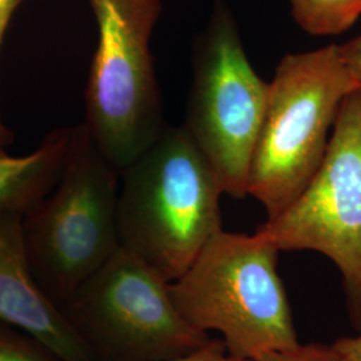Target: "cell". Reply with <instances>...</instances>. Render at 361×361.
Listing matches in <instances>:
<instances>
[{
    "label": "cell",
    "instance_id": "8992f818",
    "mask_svg": "<svg viewBox=\"0 0 361 361\" xmlns=\"http://www.w3.org/2000/svg\"><path fill=\"white\" fill-rule=\"evenodd\" d=\"M169 281L119 247L59 308L94 361H173L205 347Z\"/></svg>",
    "mask_w": 361,
    "mask_h": 361
},
{
    "label": "cell",
    "instance_id": "277c9868",
    "mask_svg": "<svg viewBox=\"0 0 361 361\" xmlns=\"http://www.w3.org/2000/svg\"><path fill=\"white\" fill-rule=\"evenodd\" d=\"M119 176L79 123L61 178L22 219L28 267L58 308L121 247Z\"/></svg>",
    "mask_w": 361,
    "mask_h": 361
},
{
    "label": "cell",
    "instance_id": "8fae6325",
    "mask_svg": "<svg viewBox=\"0 0 361 361\" xmlns=\"http://www.w3.org/2000/svg\"><path fill=\"white\" fill-rule=\"evenodd\" d=\"M298 27L314 37L348 31L361 16V0H289Z\"/></svg>",
    "mask_w": 361,
    "mask_h": 361
},
{
    "label": "cell",
    "instance_id": "3957f363",
    "mask_svg": "<svg viewBox=\"0 0 361 361\" xmlns=\"http://www.w3.org/2000/svg\"><path fill=\"white\" fill-rule=\"evenodd\" d=\"M357 87L338 44L288 54L280 61L247 177V195L264 207L267 219L280 216L310 185L338 110Z\"/></svg>",
    "mask_w": 361,
    "mask_h": 361
},
{
    "label": "cell",
    "instance_id": "52a82bcc",
    "mask_svg": "<svg viewBox=\"0 0 361 361\" xmlns=\"http://www.w3.org/2000/svg\"><path fill=\"white\" fill-rule=\"evenodd\" d=\"M268 92L269 82L249 62L232 11L217 0L194 46L193 82L182 129L207 159L222 193L235 200L247 195Z\"/></svg>",
    "mask_w": 361,
    "mask_h": 361
},
{
    "label": "cell",
    "instance_id": "ba28073f",
    "mask_svg": "<svg viewBox=\"0 0 361 361\" xmlns=\"http://www.w3.org/2000/svg\"><path fill=\"white\" fill-rule=\"evenodd\" d=\"M257 233L280 252L312 250L329 258L343 277L349 320L361 332V87L341 104L310 185Z\"/></svg>",
    "mask_w": 361,
    "mask_h": 361
},
{
    "label": "cell",
    "instance_id": "6da1fadb",
    "mask_svg": "<svg viewBox=\"0 0 361 361\" xmlns=\"http://www.w3.org/2000/svg\"><path fill=\"white\" fill-rule=\"evenodd\" d=\"M222 189L182 126H169L119 176L121 247L166 281L185 273L222 231Z\"/></svg>",
    "mask_w": 361,
    "mask_h": 361
},
{
    "label": "cell",
    "instance_id": "e0dca14e",
    "mask_svg": "<svg viewBox=\"0 0 361 361\" xmlns=\"http://www.w3.org/2000/svg\"><path fill=\"white\" fill-rule=\"evenodd\" d=\"M332 344L347 360L361 361V332L360 335L337 338Z\"/></svg>",
    "mask_w": 361,
    "mask_h": 361
},
{
    "label": "cell",
    "instance_id": "5b68a950",
    "mask_svg": "<svg viewBox=\"0 0 361 361\" xmlns=\"http://www.w3.org/2000/svg\"><path fill=\"white\" fill-rule=\"evenodd\" d=\"M98 44L86 86L89 135L121 173L165 128L162 95L150 52L161 0H87Z\"/></svg>",
    "mask_w": 361,
    "mask_h": 361
},
{
    "label": "cell",
    "instance_id": "9c48e42d",
    "mask_svg": "<svg viewBox=\"0 0 361 361\" xmlns=\"http://www.w3.org/2000/svg\"><path fill=\"white\" fill-rule=\"evenodd\" d=\"M22 219L0 214V320L32 336L62 361H94L28 267Z\"/></svg>",
    "mask_w": 361,
    "mask_h": 361
},
{
    "label": "cell",
    "instance_id": "30bf717a",
    "mask_svg": "<svg viewBox=\"0 0 361 361\" xmlns=\"http://www.w3.org/2000/svg\"><path fill=\"white\" fill-rule=\"evenodd\" d=\"M71 137L73 126L54 130L23 157L0 149V214L25 217L51 192L65 168Z\"/></svg>",
    "mask_w": 361,
    "mask_h": 361
},
{
    "label": "cell",
    "instance_id": "9a60e30c",
    "mask_svg": "<svg viewBox=\"0 0 361 361\" xmlns=\"http://www.w3.org/2000/svg\"><path fill=\"white\" fill-rule=\"evenodd\" d=\"M173 361H249L232 356L222 340H210L205 347Z\"/></svg>",
    "mask_w": 361,
    "mask_h": 361
},
{
    "label": "cell",
    "instance_id": "5bb4252c",
    "mask_svg": "<svg viewBox=\"0 0 361 361\" xmlns=\"http://www.w3.org/2000/svg\"><path fill=\"white\" fill-rule=\"evenodd\" d=\"M23 0H0V47L6 37V32L13 20V15L20 7ZM15 140L13 131L8 129L0 118V149L6 150Z\"/></svg>",
    "mask_w": 361,
    "mask_h": 361
},
{
    "label": "cell",
    "instance_id": "4fadbf2b",
    "mask_svg": "<svg viewBox=\"0 0 361 361\" xmlns=\"http://www.w3.org/2000/svg\"><path fill=\"white\" fill-rule=\"evenodd\" d=\"M255 361H348L334 344H297L296 347L269 352Z\"/></svg>",
    "mask_w": 361,
    "mask_h": 361
},
{
    "label": "cell",
    "instance_id": "7a4b0ae2",
    "mask_svg": "<svg viewBox=\"0 0 361 361\" xmlns=\"http://www.w3.org/2000/svg\"><path fill=\"white\" fill-rule=\"evenodd\" d=\"M279 253L259 233L219 231L180 279L169 284L170 296L195 329L219 332L234 357L255 361L296 347Z\"/></svg>",
    "mask_w": 361,
    "mask_h": 361
},
{
    "label": "cell",
    "instance_id": "7c38bea8",
    "mask_svg": "<svg viewBox=\"0 0 361 361\" xmlns=\"http://www.w3.org/2000/svg\"><path fill=\"white\" fill-rule=\"evenodd\" d=\"M0 361H62L32 336L0 320Z\"/></svg>",
    "mask_w": 361,
    "mask_h": 361
},
{
    "label": "cell",
    "instance_id": "2e32d148",
    "mask_svg": "<svg viewBox=\"0 0 361 361\" xmlns=\"http://www.w3.org/2000/svg\"><path fill=\"white\" fill-rule=\"evenodd\" d=\"M338 52L350 75L361 87V34L344 44H338Z\"/></svg>",
    "mask_w": 361,
    "mask_h": 361
}]
</instances>
